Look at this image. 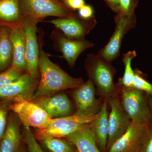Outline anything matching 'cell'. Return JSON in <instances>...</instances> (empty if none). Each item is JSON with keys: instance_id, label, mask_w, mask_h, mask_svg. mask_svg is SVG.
<instances>
[{"instance_id": "obj_4", "label": "cell", "mask_w": 152, "mask_h": 152, "mask_svg": "<svg viewBox=\"0 0 152 152\" xmlns=\"http://www.w3.org/2000/svg\"><path fill=\"white\" fill-rule=\"evenodd\" d=\"M23 17L42 21L48 17L70 18L77 13L56 0H18Z\"/></svg>"}, {"instance_id": "obj_32", "label": "cell", "mask_w": 152, "mask_h": 152, "mask_svg": "<svg viewBox=\"0 0 152 152\" xmlns=\"http://www.w3.org/2000/svg\"><path fill=\"white\" fill-rule=\"evenodd\" d=\"M107 5L116 14L120 12L119 0H104Z\"/></svg>"}, {"instance_id": "obj_7", "label": "cell", "mask_w": 152, "mask_h": 152, "mask_svg": "<svg viewBox=\"0 0 152 152\" xmlns=\"http://www.w3.org/2000/svg\"><path fill=\"white\" fill-rule=\"evenodd\" d=\"M9 108L17 115L24 127L44 129L52 119L40 107L23 99L15 101Z\"/></svg>"}, {"instance_id": "obj_29", "label": "cell", "mask_w": 152, "mask_h": 152, "mask_svg": "<svg viewBox=\"0 0 152 152\" xmlns=\"http://www.w3.org/2000/svg\"><path fill=\"white\" fill-rule=\"evenodd\" d=\"M7 108L3 104H0V141L2 138L3 136L7 127Z\"/></svg>"}, {"instance_id": "obj_35", "label": "cell", "mask_w": 152, "mask_h": 152, "mask_svg": "<svg viewBox=\"0 0 152 152\" xmlns=\"http://www.w3.org/2000/svg\"><path fill=\"white\" fill-rule=\"evenodd\" d=\"M56 1H62L61 0H56Z\"/></svg>"}, {"instance_id": "obj_6", "label": "cell", "mask_w": 152, "mask_h": 152, "mask_svg": "<svg viewBox=\"0 0 152 152\" xmlns=\"http://www.w3.org/2000/svg\"><path fill=\"white\" fill-rule=\"evenodd\" d=\"M114 20L115 23V31L107 45L97 53L101 58L110 63L119 56L122 42L125 35L137 26L136 16L118 13L114 17Z\"/></svg>"}, {"instance_id": "obj_16", "label": "cell", "mask_w": 152, "mask_h": 152, "mask_svg": "<svg viewBox=\"0 0 152 152\" xmlns=\"http://www.w3.org/2000/svg\"><path fill=\"white\" fill-rule=\"evenodd\" d=\"M107 105V98H104L97 116L89 124L90 129L96 137L98 148L102 152H106L108 138L109 113Z\"/></svg>"}, {"instance_id": "obj_31", "label": "cell", "mask_w": 152, "mask_h": 152, "mask_svg": "<svg viewBox=\"0 0 152 152\" xmlns=\"http://www.w3.org/2000/svg\"><path fill=\"white\" fill-rule=\"evenodd\" d=\"M63 4L72 10H79L86 4L85 0H61Z\"/></svg>"}, {"instance_id": "obj_14", "label": "cell", "mask_w": 152, "mask_h": 152, "mask_svg": "<svg viewBox=\"0 0 152 152\" xmlns=\"http://www.w3.org/2000/svg\"><path fill=\"white\" fill-rule=\"evenodd\" d=\"M40 107L52 118L72 115V106L64 93H56L48 96L41 97L29 100Z\"/></svg>"}, {"instance_id": "obj_33", "label": "cell", "mask_w": 152, "mask_h": 152, "mask_svg": "<svg viewBox=\"0 0 152 152\" xmlns=\"http://www.w3.org/2000/svg\"><path fill=\"white\" fill-rule=\"evenodd\" d=\"M19 152H28L27 150L26 147L25 146L24 143H22L20 150H19Z\"/></svg>"}, {"instance_id": "obj_10", "label": "cell", "mask_w": 152, "mask_h": 152, "mask_svg": "<svg viewBox=\"0 0 152 152\" xmlns=\"http://www.w3.org/2000/svg\"><path fill=\"white\" fill-rule=\"evenodd\" d=\"M40 22L36 19L23 18L22 24L26 39V72L33 78L37 80L40 78L38 68L39 47L37 36V25Z\"/></svg>"}, {"instance_id": "obj_15", "label": "cell", "mask_w": 152, "mask_h": 152, "mask_svg": "<svg viewBox=\"0 0 152 152\" xmlns=\"http://www.w3.org/2000/svg\"><path fill=\"white\" fill-rule=\"evenodd\" d=\"M148 124H137L131 122L127 130L106 152H134Z\"/></svg>"}, {"instance_id": "obj_2", "label": "cell", "mask_w": 152, "mask_h": 152, "mask_svg": "<svg viewBox=\"0 0 152 152\" xmlns=\"http://www.w3.org/2000/svg\"><path fill=\"white\" fill-rule=\"evenodd\" d=\"M85 67L88 79L94 83L97 94L103 98L108 97L118 89L114 83L116 70L112 63L107 61L97 54L87 55Z\"/></svg>"}, {"instance_id": "obj_21", "label": "cell", "mask_w": 152, "mask_h": 152, "mask_svg": "<svg viewBox=\"0 0 152 152\" xmlns=\"http://www.w3.org/2000/svg\"><path fill=\"white\" fill-rule=\"evenodd\" d=\"M37 140L45 152H77L75 147L64 138L43 137Z\"/></svg>"}, {"instance_id": "obj_17", "label": "cell", "mask_w": 152, "mask_h": 152, "mask_svg": "<svg viewBox=\"0 0 152 152\" xmlns=\"http://www.w3.org/2000/svg\"><path fill=\"white\" fill-rule=\"evenodd\" d=\"M21 124L15 114L11 115L5 132L0 141V152H19L23 142L20 131Z\"/></svg>"}, {"instance_id": "obj_20", "label": "cell", "mask_w": 152, "mask_h": 152, "mask_svg": "<svg viewBox=\"0 0 152 152\" xmlns=\"http://www.w3.org/2000/svg\"><path fill=\"white\" fill-rule=\"evenodd\" d=\"M23 19L18 0H0V20L17 27L21 26Z\"/></svg>"}, {"instance_id": "obj_1", "label": "cell", "mask_w": 152, "mask_h": 152, "mask_svg": "<svg viewBox=\"0 0 152 152\" xmlns=\"http://www.w3.org/2000/svg\"><path fill=\"white\" fill-rule=\"evenodd\" d=\"M39 47L38 68L40 80L37 90L31 100L41 97L48 96L64 90L76 88L84 81L82 78H74L52 62L49 56L43 48V32L39 31Z\"/></svg>"}, {"instance_id": "obj_11", "label": "cell", "mask_w": 152, "mask_h": 152, "mask_svg": "<svg viewBox=\"0 0 152 152\" xmlns=\"http://www.w3.org/2000/svg\"><path fill=\"white\" fill-rule=\"evenodd\" d=\"M49 22L64 35L71 39H85L96 26L97 22L94 16L89 19H83L77 14L70 18H60L53 19Z\"/></svg>"}, {"instance_id": "obj_5", "label": "cell", "mask_w": 152, "mask_h": 152, "mask_svg": "<svg viewBox=\"0 0 152 152\" xmlns=\"http://www.w3.org/2000/svg\"><path fill=\"white\" fill-rule=\"evenodd\" d=\"M97 114L88 115H72L67 116L52 118L48 126L44 129L36 130V139L43 137L65 138L80 128L92 122Z\"/></svg>"}, {"instance_id": "obj_3", "label": "cell", "mask_w": 152, "mask_h": 152, "mask_svg": "<svg viewBox=\"0 0 152 152\" xmlns=\"http://www.w3.org/2000/svg\"><path fill=\"white\" fill-rule=\"evenodd\" d=\"M116 84L123 108L132 122L137 124L150 122L152 115L148 96L133 87L126 88Z\"/></svg>"}, {"instance_id": "obj_9", "label": "cell", "mask_w": 152, "mask_h": 152, "mask_svg": "<svg viewBox=\"0 0 152 152\" xmlns=\"http://www.w3.org/2000/svg\"><path fill=\"white\" fill-rule=\"evenodd\" d=\"M54 49L60 52L71 68L74 67L79 56L87 49L94 46L92 42L86 39H71L56 29L51 33Z\"/></svg>"}, {"instance_id": "obj_13", "label": "cell", "mask_w": 152, "mask_h": 152, "mask_svg": "<svg viewBox=\"0 0 152 152\" xmlns=\"http://www.w3.org/2000/svg\"><path fill=\"white\" fill-rule=\"evenodd\" d=\"M39 80L26 72L17 81L0 89V98L13 101L23 99L30 100L37 87Z\"/></svg>"}, {"instance_id": "obj_26", "label": "cell", "mask_w": 152, "mask_h": 152, "mask_svg": "<svg viewBox=\"0 0 152 152\" xmlns=\"http://www.w3.org/2000/svg\"><path fill=\"white\" fill-rule=\"evenodd\" d=\"M134 152H152V120L148 124Z\"/></svg>"}, {"instance_id": "obj_27", "label": "cell", "mask_w": 152, "mask_h": 152, "mask_svg": "<svg viewBox=\"0 0 152 152\" xmlns=\"http://www.w3.org/2000/svg\"><path fill=\"white\" fill-rule=\"evenodd\" d=\"M134 77L133 82V88L145 93L152 97V84L148 81L140 71L136 69L134 70Z\"/></svg>"}, {"instance_id": "obj_25", "label": "cell", "mask_w": 152, "mask_h": 152, "mask_svg": "<svg viewBox=\"0 0 152 152\" xmlns=\"http://www.w3.org/2000/svg\"><path fill=\"white\" fill-rule=\"evenodd\" d=\"M22 136L28 152H45L30 128L24 127Z\"/></svg>"}, {"instance_id": "obj_23", "label": "cell", "mask_w": 152, "mask_h": 152, "mask_svg": "<svg viewBox=\"0 0 152 152\" xmlns=\"http://www.w3.org/2000/svg\"><path fill=\"white\" fill-rule=\"evenodd\" d=\"M136 57L137 53L135 50L130 51L123 55L122 61L124 65V72L122 77L119 79L117 84L126 88L132 87L135 74L132 68V62Z\"/></svg>"}, {"instance_id": "obj_30", "label": "cell", "mask_w": 152, "mask_h": 152, "mask_svg": "<svg viewBox=\"0 0 152 152\" xmlns=\"http://www.w3.org/2000/svg\"><path fill=\"white\" fill-rule=\"evenodd\" d=\"M78 15L83 19H89L94 16V10L91 6L85 4L78 10Z\"/></svg>"}, {"instance_id": "obj_34", "label": "cell", "mask_w": 152, "mask_h": 152, "mask_svg": "<svg viewBox=\"0 0 152 152\" xmlns=\"http://www.w3.org/2000/svg\"><path fill=\"white\" fill-rule=\"evenodd\" d=\"M148 102L150 109H151V112L152 115V97L148 96Z\"/></svg>"}, {"instance_id": "obj_8", "label": "cell", "mask_w": 152, "mask_h": 152, "mask_svg": "<svg viewBox=\"0 0 152 152\" xmlns=\"http://www.w3.org/2000/svg\"><path fill=\"white\" fill-rule=\"evenodd\" d=\"M107 100L111 111L109 113V135L106 151L124 134L132 122L123 108L118 89L115 94L107 98Z\"/></svg>"}, {"instance_id": "obj_28", "label": "cell", "mask_w": 152, "mask_h": 152, "mask_svg": "<svg viewBox=\"0 0 152 152\" xmlns=\"http://www.w3.org/2000/svg\"><path fill=\"white\" fill-rule=\"evenodd\" d=\"M120 12L129 16H136L135 12L138 5V0H119Z\"/></svg>"}, {"instance_id": "obj_22", "label": "cell", "mask_w": 152, "mask_h": 152, "mask_svg": "<svg viewBox=\"0 0 152 152\" xmlns=\"http://www.w3.org/2000/svg\"><path fill=\"white\" fill-rule=\"evenodd\" d=\"M10 32L7 28H0V70L3 71L12 62V47Z\"/></svg>"}, {"instance_id": "obj_12", "label": "cell", "mask_w": 152, "mask_h": 152, "mask_svg": "<svg viewBox=\"0 0 152 152\" xmlns=\"http://www.w3.org/2000/svg\"><path fill=\"white\" fill-rule=\"evenodd\" d=\"M96 87L89 79L74 89L73 98L76 106L74 115L84 116L97 114L102 105L96 97Z\"/></svg>"}, {"instance_id": "obj_24", "label": "cell", "mask_w": 152, "mask_h": 152, "mask_svg": "<svg viewBox=\"0 0 152 152\" xmlns=\"http://www.w3.org/2000/svg\"><path fill=\"white\" fill-rule=\"evenodd\" d=\"M26 73L11 65L7 69L0 74V89L17 81Z\"/></svg>"}, {"instance_id": "obj_18", "label": "cell", "mask_w": 152, "mask_h": 152, "mask_svg": "<svg viewBox=\"0 0 152 152\" xmlns=\"http://www.w3.org/2000/svg\"><path fill=\"white\" fill-rule=\"evenodd\" d=\"M10 39L13 51L12 65L26 72V39L22 25L11 29Z\"/></svg>"}, {"instance_id": "obj_19", "label": "cell", "mask_w": 152, "mask_h": 152, "mask_svg": "<svg viewBox=\"0 0 152 152\" xmlns=\"http://www.w3.org/2000/svg\"><path fill=\"white\" fill-rule=\"evenodd\" d=\"M65 138L75 147L77 152H102L98 148L89 124L80 128Z\"/></svg>"}]
</instances>
